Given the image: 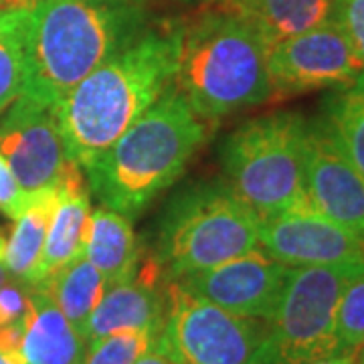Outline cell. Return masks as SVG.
<instances>
[{
    "instance_id": "33",
    "label": "cell",
    "mask_w": 364,
    "mask_h": 364,
    "mask_svg": "<svg viewBox=\"0 0 364 364\" xmlns=\"http://www.w3.org/2000/svg\"><path fill=\"white\" fill-rule=\"evenodd\" d=\"M6 277H9V272H6V267H4V263L0 259V286L6 282Z\"/></svg>"
},
{
    "instance_id": "19",
    "label": "cell",
    "mask_w": 364,
    "mask_h": 364,
    "mask_svg": "<svg viewBox=\"0 0 364 364\" xmlns=\"http://www.w3.org/2000/svg\"><path fill=\"white\" fill-rule=\"evenodd\" d=\"M57 207V186H49L31 195L28 205L18 219H14L13 233L4 243L2 263L9 275L31 284L45 245L53 210Z\"/></svg>"
},
{
    "instance_id": "26",
    "label": "cell",
    "mask_w": 364,
    "mask_h": 364,
    "mask_svg": "<svg viewBox=\"0 0 364 364\" xmlns=\"http://www.w3.org/2000/svg\"><path fill=\"white\" fill-rule=\"evenodd\" d=\"M28 310V286L16 277H6L0 286V326L25 320Z\"/></svg>"
},
{
    "instance_id": "5",
    "label": "cell",
    "mask_w": 364,
    "mask_h": 364,
    "mask_svg": "<svg viewBox=\"0 0 364 364\" xmlns=\"http://www.w3.org/2000/svg\"><path fill=\"white\" fill-rule=\"evenodd\" d=\"M259 247V217L229 184L200 182L164 208L158 261L174 277L203 272Z\"/></svg>"
},
{
    "instance_id": "14",
    "label": "cell",
    "mask_w": 364,
    "mask_h": 364,
    "mask_svg": "<svg viewBox=\"0 0 364 364\" xmlns=\"http://www.w3.org/2000/svg\"><path fill=\"white\" fill-rule=\"evenodd\" d=\"M162 263L156 259L138 265L136 275L109 286L91 314L85 340L102 338L119 330H154L162 334L168 298L160 291Z\"/></svg>"
},
{
    "instance_id": "29",
    "label": "cell",
    "mask_w": 364,
    "mask_h": 364,
    "mask_svg": "<svg viewBox=\"0 0 364 364\" xmlns=\"http://www.w3.org/2000/svg\"><path fill=\"white\" fill-rule=\"evenodd\" d=\"M134 364H176L172 358L168 356V352L164 350L162 346H160V342H156L150 350L142 354L138 360Z\"/></svg>"
},
{
    "instance_id": "24",
    "label": "cell",
    "mask_w": 364,
    "mask_h": 364,
    "mask_svg": "<svg viewBox=\"0 0 364 364\" xmlns=\"http://www.w3.org/2000/svg\"><path fill=\"white\" fill-rule=\"evenodd\" d=\"M336 336L342 352H356L364 340V273L348 284L340 298Z\"/></svg>"
},
{
    "instance_id": "20",
    "label": "cell",
    "mask_w": 364,
    "mask_h": 364,
    "mask_svg": "<svg viewBox=\"0 0 364 364\" xmlns=\"http://www.w3.org/2000/svg\"><path fill=\"white\" fill-rule=\"evenodd\" d=\"M43 286L49 289L67 320L85 338V328L91 314L107 289L104 275L91 265V261L83 253L77 259L69 261L57 273H53L47 282H43Z\"/></svg>"
},
{
    "instance_id": "9",
    "label": "cell",
    "mask_w": 364,
    "mask_h": 364,
    "mask_svg": "<svg viewBox=\"0 0 364 364\" xmlns=\"http://www.w3.org/2000/svg\"><path fill=\"white\" fill-rule=\"evenodd\" d=\"M360 71H364L360 59L332 21L282 41L267 53L273 95L344 87Z\"/></svg>"
},
{
    "instance_id": "13",
    "label": "cell",
    "mask_w": 364,
    "mask_h": 364,
    "mask_svg": "<svg viewBox=\"0 0 364 364\" xmlns=\"http://www.w3.org/2000/svg\"><path fill=\"white\" fill-rule=\"evenodd\" d=\"M291 269L257 247L215 267L178 277V282L229 312L269 322L286 291Z\"/></svg>"
},
{
    "instance_id": "2",
    "label": "cell",
    "mask_w": 364,
    "mask_h": 364,
    "mask_svg": "<svg viewBox=\"0 0 364 364\" xmlns=\"http://www.w3.org/2000/svg\"><path fill=\"white\" fill-rule=\"evenodd\" d=\"M207 119L170 85L142 116L85 166L90 188L107 208L140 213L182 174L207 140Z\"/></svg>"
},
{
    "instance_id": "12",
    "label": "cell",
    "mask_w": 364,
    "mask_h": 364,
    "mask_svg": "<svg viewBox=\"0 0 364 364\" xmlns=\"http://www.w3.org/2000/svg\"><path fill=\"white\" fill-rule=\"evenodd\" d=\"M259 245L287 267L364 263V239L320 215L312 205L259 219Z\"/></svg>"
},
{
    "instance_id": "36",
    "label": "cell",
    "mask_w": 364,
    "mask_h": 364,
    "mask_svg": "<svg viewBox=\"0 0 364 364\" xmlns=\"http://www.w3.org/2000/svg\"><path fill=\"white\" fill-rule=\"evenodd\" d=\"M223 2H227V0H223Z\"/></svg>"
},
{
    "instance_id": "25",
    "label": "cell",
    "mask_w": 364,
    "mask_h": 364,
    "mask_svg": "<svg viewBox=\"0 0 364 364\" xmlns=\"http://www.w3.org/2000/svg\"><path fill=\"white\" fill-rule=\"evenodd\" d=\"M330 21L344 33L364 65V0H334Z\"/></svg>"
},
{
    "instance_id": "22",
    "label": "cell",
    "mask_w": 364,
    "mask_h": 364,
    "mask_svg": "<svg viewBox=\"0 0 364 364\" xmlns=\"http://www.w3.org/2000/svg\"><path fill=\"white\" fill-rule=\"evenodd\" d=\"M28 33L31 11H0V114L25 90Z\"/></svg>"
},
{
    "instance_id": "10",
    "label": "cell",
    "mask_w": 364,
    "mask_h": 364,
    "mask_svg": "<svg viewBox=\"0 0 364 364\" xmlns=\"http://www.w3.org/2000/svg\"><path fill=\"white\" fill-rule=\"evenodd\" d=\"M0 154L28 195L57 186L69 162L57 107L21 93L0 119Z\"/></svg>"
},
{
    "instance_id": "1",
    "label": "cell",
    "mask_w": 364,
    "mask_h": 364,
    "mask_svg": "<svg viewBox=\"0 0 364 364\" xmlns=\"http://www.w3.org/2000/svg\"><path fill=\"white\" fill-rule=\"evenodd\" d=\"M178 31L146 33L79 81L57 105V122L69 160L87 166L116 142L176 73Z\"/></svg>"
},
{
    "instance_id": "30",
    "label": "cell",
    "mask_w": 364,
    "mask_h": 364,
    "mask_svg": "<svg viewBox=\"0 0 364 364\" xmlns=\"http://www.w3.org/2000/svg\"><path fill=\"white\" fill-rule=\"evenodd\" d=\"M306 364H356V352H342L336 356H328L322 360H312Z\"/></svg>"
},
{
    "instance_id": "6",
    "label": "cell",
    "mask_w": 364,
    "mask_h": 364,
    "mask_svg": "<svg viewBox=\"0 0 364 364\" xmlns=\"http://www.w3.org/2000/svg\"><path fill=\"white\" fill-rule=\"evenodd\" d=\"M306 119L277 112L241 124L221 146L227 184L259 219L310 205L304 188Z\"/></svg>"
},
{
    "instance_id": "3",
    "label": "cell",
    "mask_w": 364,
    "mask_h": 364,
    "mask_svg": "<svg viewBox=\"0 0 364 364\" xmlns=\"http://www.w3.org/2000/svg\"><path fill=\"white\" fill-rule=\"evenodd\" d=\"M138 9L114 0H39L31 11L23 93L57 107L79 81L136 41Z\"/></svg>"
},
{
    "instance_id": "32",
    "label": "cell",
    "mask_w": 364,
    "mask_h": 364,
    "mask_svg": "<svg viewBox=\"0 0 364 364\" xmlns=\"http://www.w3.org/2000/svg\"><path fill=\"white\" fill-rule=\"evenodd\" d=\"M356 364H364V340L360 342V346L356 348Z\"/></svg>"
},
{
    "instance_id": "11",
    "label": "cell",
    "mask_w": 364,
    "mask_h": 364,
    "mask_svg": "<svg viewBox=\"0 0 364 364\" xmlns=\"http://www.w3.org/2000/svg\"><path fill=\"white\" fill-rule=\"evenodd\" d=\"M304 188L308 203L320 215L364 239V176L322 116L306 122Z\"/></svg>"
},
{
    "instance_id": "35",
    "label": "cell",
    "mask_w": 364,
    "mask_h": 364,
    "mask_svg": "<svg viewBox=\"0 0 364 364\" xmlns=\"http://www.w3.org/2000/svg\"><path fill=\"white\" fill-rule=\"evenodd\" d=\"M0 364H14V363H11V360H9V358H4V356H2V354H0Z\"/></svg>"
},
{
    "instance_id": "28",
    "label": "cell",
    "mask_w": 364,
    "mask_h": 364,
    "mask_svg": "<svg viewBox=\"0 0 364 364\" xmlns=\"http://www.w3.org/2000/svg\"><path fill=\"white\" fill-rule=\"evenodd\" d=\"M26 318V316H25ZM23 338H25V320L9 326H0V354L14 364L23 360Z\"/></svg>"
},
{
    "instance_id": "17",
    "label": "cell",
    "mask_w": 364,
    "mask_h": 364,
    "mask_svg": "<svg viewBox=\"0 0 364 364\" xmlns=\"http://www.w3.org/2000/svg\"><path fill=\"white\" fill-rule=\"evenodd\" d=\"M334 0H227L225 9L255 28L267 49L330 21Z\"/></svg>"
},
{
    "instance_id": "21",
    "label": "cell",
    "mask_w": 364,
    "mask_h": 364,
    "mask_svg": "<svg viewBox=\"0 0 364 364\" xmlns=\"http://www.w3.org/2000/svg\"><path fill=\"white\" fill-rule=\"evenodd\" d=\"M322 117L340 148L364 176V71L352 83L326 97Z\"/></svg>"
},
{
    "instance_id": "31",
    "label": "cell",
    "mask_w": 364,
    "mask_h": 364,
    "mask_svg": "<svg viewBox=\"0 0 364 364\" xmlns=\"http://www.w3.org/2000/svg\"><path fill=\"white\" fill-rule=\"evenodd\" d=\"M39 0H0V11H11V9H26L33 11Z\"/></svg>"
},
{
    "instance_id": "27",
    "label": "cell",
    "mask_w": 364,
    "mask_h": 364,
    "mask_svg": "<svg viewBox=\"0 0 364 364\" xmlns=\"http://www.w3.org/2000/svg\"><path fill=\"white\" fill-rule=\"evenodd\" d=\"M31 195L23 191L6 158L0 154V213L9 219H18L28 205Z\"/></svg>"
},
{
    "instance_id": "18",
    "label": "cell",
    "mask_w": 364,
    "mask_h": 364,
    "mask_svg": "<svg viewBox=\"0 0 364 364\" xmlns=\"http://www.w3.org/2000/svg\"><path fill=\"white\" fill-rule=\"evenodd\" d=\"M85 257L104 275L107 287L132 279L140 265V247L130 217L107 207L93 210Z\"/></svg>"
},
{
    "instance_id": "8",
    "label": "cell",
    "mask_w": 364,
    "mask_h": 364,
    "mask_svg": "<svg viewBox=\"0 0 364 364\" xmlns=\"http://www.w3.org/2000/svg\"><path fill=\"white\" fill-rule=\"evenodd\" d=\"M168 310L160 346L176 364H247L269 322L229 312L181 282L166 287Z\"/></svg>"
},
{
    "instance_id": "15",
    "label": "cell",
    "mask_w": 364,
    "mask_h": 364,
    "mask_svg": "<svg viewBox=\"0 0 364 364\" xmlns=\"http://www.w3.org/2000/svg\"><path fill=\"white\" fill-rule=\"evenodd\" d=\"M91 225V203L77 162L69 160L57 184V207L53 210L39 265L28 286L43 284L65 267L69 261L85 253Z\"/></svg>"
},
{
    "instance_id": "34",
    "label": "cell",
    "mask_w": 364,
    "mask_h": 364,
    "mask_svg": "<svg viewBox=\"0 0 364 364\" xmlns=\"http://www.w3.org/2000/svg\"><path fill=\"white\" fill-rule=\"evenodd\" d=\"M4 243H6V241H4V237L0 235V259H2V253H4Z\"/></svg>"
},
{
    "instance_id": "23",
    "label": "cell",
    "mask_w": 364,
    "mask_h": 364,
    "mask_svg": "<svg viewBox=\"0 0 364 364\" xmlns=\"http://www.w3.org/2000/svg\"><path fill=\"white\" fill-rule=\"evenodd\" d=\"M160 338L154 330H119L87 342L83 364H134Z\"/></svg>"
},
{
    "instance_id": "4",
    "label": "cell",
    "mask_w": 364,
    "mask_h": 364,
    "mask_svg": "<svg viewBox=\"0 0 364 364\" xmlns=\"http://www.w3.org/2000/svg\"><path fill=\"white\" fill-rule=\"evenodd\" d=\"M267 53L255 28L223 6L178 31L172 85L205 119L259 105L273 95Z\"/></svg>"
},
{
    "instance_id": "7",
    "label": "cell",
    "mask_w": 364,
    "mask_h": 364,
    "mask_svg": "<svg viewBox=\"0 0 364 364\" xmlns=\"http://www.w3.org/2000/svg\"><path fill=\"white\" fill-rule=\"evenodd\" d=\"M364 263L294 267L267 334L247 364H306L342 354L336 312L344 289Z\"/></svg>"
},
{
    "instance_id": "16",
    "label": "cell",
    "mask_w": 364,
    "mask_h": 364,
    "mask_svg": "<svg viewBox=\"0 0 364 364\" xmlns=\"http://www.w3.org/2000/svg\"><path fill=\"white\" fill-rule=\"evenodd\" d=\"M87 340L61 312L49 289L28 286L23 360L25 364H83Z\"/></svg>"
}]
</instances>
